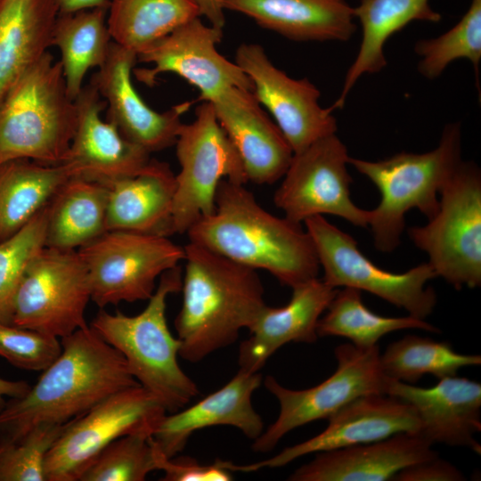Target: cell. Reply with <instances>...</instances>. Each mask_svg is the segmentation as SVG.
Returning <instances> with one entry per match:
<instances>
[{"instance_id": "obj_43", "label": "cell", "mask_w": 481, "mask_h": 481, "mask_svg": "<svg viewBox=\"0 0 481 481\" xmlns=\"http://www.w3.org/2000/svg\"><path fill=\"white\" fill-rule=\"evenodd\" d=\"M31 385L23 380H8L0 377V411L5 405L6 398H16L24 395Z\"/></svg>"}, {"instance_id": "obj_18", "label": "cell", "mask_w": 481, "mask_h": 481, "mask_svg": "<svg viewBox=\"0 0 481 481\" xmlns=\"http://www.w3.org/2000/svg\"><path fill=\"white\" fill-rule=\"evenodd\" d=\"M136 62V53L112 41L105 62L90 83L106 102V120L126 139L152 153L175 145L183 125L181 117L192 102L176 104L163 112L151 109L132 81Z\"/></svg>"}, {"instance_id": "obj_23", "label": "cell", "mask_w": 481, "mask_h": 481, "mask_svg": "<svg viewBox=\"0 0 481 481\" xmlns=\"http://www.w3.org/2000/svg\"><path fill=\"white\" fill-rule=\"evenodd\" d=\"M261 382V373L240 369L229 382L195 404L166 413L152 439L168 458L182 452L194 432L213 426L234 427L255 440L264 431V422L251 397Z\"/></svg>"}, {"instance_id": "obj_45", "label": "cell", "mask_w": 481, "mask_h": 481, "mask_svg": "<svg viewBox=\"0 0 481 481\" xmlns=\"http://www.w3.org/2000/svg\"><path fill=\"white\" fill-rule=\"evenodd\" d=\"M4 446H5V444H4V443H2V442H0V454H1V452H3V450H4Z\"/></svg>"}, {"instance_id": "obj_9", "label": "cell", "mask_w": 481, "mask_h": 481, "mask_svg": "<svg viewBox=\"0 0 481 481\" xmlns=\"http://www.w3.org/2000/svg\"><path fill=\"white\" fill-rule=\"evenodd\" d=\"M88 273L91 300L99 307L148 300L156 281L184 259V247L168 236L106 231L77 249Z\"/></svg>"}, {"instance_id": "obj_20", "label": "cell", "mask_w": 481, "mask_h": 481, "mask_svg": "<svg viewBox=\"0 0 481 481\" xmlns=\"http://www.w3.org/2000/svg\"><path fill=\"white\" fill-rule=\"evenodd\" d=\"M207 102L239 153L248 182L262 185L281 179L294 152L252 91L232 86Z\"/></svg>"}, {"instance_id": "obj_37", "label": "cell", "mask_w": 481, "mask_h": 481, "mask_svg": "<svg viewBox=\"0 0 481 481\" xmlns=\"http://www.w3.org/2000/svg\"><path fill=\"white\" fill-rule=\"evenodd\" d=\"M152 436L130 434L108 444L79 481H143L157 470Z\"/></svg>"}, {"instance_id": "obj_38", "label": "cell", "mask_w": 481, "mask_h": 481, "mask_svg": "<svg viewBox=\"0 0 481 481\" xmlns=\"http://www.w3.org/2000/svg\"><path fill=\"white\" fill-rule=\"evenodd\" d=\"M67 423L40 424L19 441L4 443L0 454V481H45L47 453Z\"/></svg>"}, {"instance_id": "obj_13", "label": "cell", "mask_w": 481, "mask_h": 481, "mask_svg": "<svg viewBox=\"0 0 481 481\" xmlns=\"http://www.w3.org/2000/svg\"><path fill=\"white\" fill-rule=\"evenodd\" d=\"M90 300L88 273L77 250L45 247L18 287L11 324L61 339L88 325Z\"/></svg>"}, {"instance_id": "obj_34", "label": "cell", "mask_w": 481, "mask_h": 481, "mask_svg": "<svg viewBox=\"0 0 481 481\" xmlns=\"http://www.w3.org/2000/svg\"><path fill=\"white\" fill-rule=\"evenodd\" d=\"M480 364L478 355L460 354L449 342L416 335L390 343L380 355L384 374L409 384L418 382L426 374L440 379L456 375L463 367Z\"/></svg>"}, {"instance_id": "obj_19", "label": "cell", "mask_w": 481, "mask_h": 481, "mask_svg": "<svg viewBox=\"0 0 481 481\" xmlns=\"http://www.w3.org/2000/svg\"><path fill=\"white\" fill-rule=\"evenodd\" d=\"M77 124L62 161L69 178L104 185L134 175L151 160V153L126 139L118 129L101 117L105 101L89 83L75 99Z\"/></svg>"}, {"instance_id": "obj_8", "label": "cell", "mask_w": 481, "mask_h": 481, "mask_svg": "<svg viewBox=\"0 0 481 481\" xmlns=\"http://www.w3.org/2000/svg\"><path fill=\"white\" fill-rule=\"evenodd\" d=\"M180 170L175 175L172 234H183L215 209L222 180L246 184L242 161L220 126L210 102L202 101L195 118L181 126L175 143Z\"/></svg>"}, {"instance_id": "obj_25", "label": "cell", "mask_w": 481, "mask_h": 481, "mask_svg": "<svg viewBox=\"0 0 481 481\" xmlns=\"http://www.w3.org/2000/svg\"><path fill=\"white\" fill-rule=\"evenodd\" d=\"M224 10L252 19L289 40L351 39L356 29L354 7L346 0H222Z\"/></svg>"}, {"instance_id": "obj_17", "label": "cell", "mask_w": 481, "mask_h": 481, "mask_svg": "<svg viewBox=\"0 0 481 481\" xmlns=\"http://www.w3.org/2000/svg\"><path fill=\"white\" fill-rule=\"evenodd\" d=\"M328 420L327 428L312 438L258 462L245 465L232 462L231 469L251 472L282 467L306 454L369 444L403 432H419L420 428L418 415L410 404L386 394L359 396Z\"/></svg>"}, {"instance_id": "obj_40", "label": "cell", "mask_w": 481, "mask_h": 481, "mask_svg": "<svg viewBox=\"0 0 481 481\" xmlns=\"http://www.w3.org/2000/svg\"><path fill=\"white\" fill-rule=\"evenodd\" d=\"M154 448L157 470L164 472L163 481H229L232 480V471L225 466V461L217 459L211 464H201L191 457H167L155 444Z\"/></svg>"}, {"instance_id": "obj_5", "label": "cell", "mask_w": 481, "mask_h": 481, "mask_svg": "<svg viewBox=\"0 0 481 481\" xmlns=\"http://www.w3.org/2000/svg\"><path fill=\"white\" fill-rule=\"evenodd\" d=\"M77 124L60 61L47 51L12 86L0 103V164L28 159L64 160Z\"/></svg>"}, {"instance_id": "obj_6", "label": "cell", "mask_w": 481, "mask_h": 481, "mask_svg": "<svg viewBox=\"0 0 481 481\" xmlns=\"http://www.w3.org/2000/svg\"><path fill=\"white\" fill-rule=\"evenodd\" d=\"M459 123L444 126L438 145L424 153L400 152L377 161L349 157L348 164L379 190L380 201L370 210L375 248L392 252L401 243L405 214L417 208L428 219L439 208V193L461 162Z\"/></svg>"}, {"instance_id": "obj_24", "label": "cell", "mask_w": 481, "mask_h": 481, "mask_svg": "<svg viewBox=\"0 0 481 481\" xmlns=\"http://www.w3.org/2000/svg\"><path fill=\"white\" fill-rule=\"evenodd\" d=\"M419 432H403L363 444L320 452L297 469L290 481H387L437 453Z\"/></svg>"}, {"instance_id": "obj_26", "label": "cell", "mask_w": 481, "mask_h": 481, "mask_svg": "<svg viewBox=\"0 0 481 481\" xmlns=\"http://www.w3.org/2000/svg\"><path fill=\"white\" fill-rule=\"evenodd\" d=\"M107 186V231L172 234L175 175L167 163L151 159L137 174Z\"/></svg>"}, {"instance_id": "obj_32", "label": "cell", "mask_w": 481, "mask_h": 481, "mask_svg": "<svg viewBox=\"0 0 481 481\" xmlns=\"http://www.w3.org/2000/svg\"><path fill=\"white\" fill-rule=\"evenodd\" d=\"M108 13L112 40L136 54L200 17L193 0H110Z\"/></svg>"}, {"instance_id": "obj_30", "label": "cell", "mask_w": 481, "mask_h": 481, "mask_svg": "<svg viewBox=\"0 0 481 481\" xmlns=\"http://www.w3.org/2000/svg\"><path fill=\"white\" fill-rule=\"evenodd\" d=\"M69 179L61 164L28 159L0 164V241L27 224Z\"/></svg>"}, {"instance_id": "obj_28", "label": "cell", "mask_w": 481, "mask_h": 481, "mask_svg": "<svg viewBox=\"0 0 481 481\" xmlns=\"http://www.w3.org/2000/svg\"><path fill=\"white\" fill-rule=\"evenodd\" d=\"M354 12L362 28L361 43L346 73L341 93L330 106L333 111L344 107L361 77L379 72L387 66L384 49L393 35L415 20L439 22L442 19L429 0H360Z\"/></svg>"}, {"instance_id": "obj_22", "label": "cell", "mask_w": 481, "mask_h": 481, "mask_svg": "<svg viewBox=\"0 0 481 481\" xmlns=\"http://www.w3.org/2000/svg\"><path fill=\"white\" fill-rule=\"evenodd\" d=\"M292 289L289 301L279 307L265 306L249 328V337L239 347L240 369L258 372L282 346L314 343L317 325L338 289L318 277Z\"/></svg>"}, {"instance_id": "obj_12", "label": "cell", "mask_w": 481, "mask_h": 481, "mask_svg": "<svg viewBox=\"0 0 481 481\" xmlns=\"http://www.w3.org/2000/svg\"><path fill=\"white\" fill-rule=\"evenodd\" d=\"M167 413L140 385L116 392L66 424L45 461V481H79L112 441L130 434L152 436Z\"/></svg>"}, {"instance_id": "obj_3", "label": "cell", "mask_w": 481, "mask_h": 481, "mask_svg": "<svg viewBox=\"0 0 481 481\" xmlns=\"http://www.w3.org/2000/svg\"><path fill=\"white\" fill-rule=\"evenodd\" d=\"M181 309L175 319L179 356L198 363L234 343L266 306L257 270L198 244L184 246Z\"/></svg>"}, {"instance_id": "obj_27", "label": "cell", "mask_w": 481, "mask_h": 481, "mask_svg": "<svg viewBox=\"0 0 481 481\" xmlns=\"http://www.w3.org/2000/svg\"><path fill=\"white\" fill-rule=\"evenodd\" d=\"M56 0H0V103L52 46Z\"/></svg>"}, {"instance_id": "obj_10", "label": "cell", "mask_w": 481, "mask_h": 481, "mask_svg": "<svg viewBox=\"0 0 481 481\" xmlns=\"http://www.w3.org/2000/svg\"><path fill=\"white\" fill-rule=\"evenodd\" d=\"M303 224L314 243L325 283L336 289L367 291L419 319L425 320L432 314L436 295L427 283L437 276L428 262L404 273H392L377 266L361 252L351 235L323 216H312Z\"/></svg>"}, {"instance_id": "obj_31", "label": "cell", "mask_w": 481, "mask_h": 481, "mask_svg": "<svg viewBox=\"0 0 481 481\" xmlns=\"http://www.w3.org/2000/svg\"><path fill=\"white\" fill-rule=\"evenodd\" d=\"M108 8L59 13L53 29L52 46L60 62L69 96L75 101L90 69L105 62L112 37L107 24Z\"/></svg>"}, {"instance_id": "obj_29", "label": "cell", "mask_w": 481, "mask_h": 481, "mask_svg": "<svg viewBox=\"0 0 481 481\" xmlns=\"http://www.w3.org/2000/svg\"><path fill=\"white\" fill-rule=\"evenodd\" d=\"M107 185L69 178L47 204L45 247L76 250L107 231Z\"/></svg>"}, {"instance_id": "obj_21", "label": "cell", "mask_w": 481, "mask_h": 481, "mask_svg": "<svg viewBox=\"0 0 481 481\" xmlns=\"http://www.w3.org/2000/svg\"><path fill=\"white\" fill-rule=\"evenodd\" d=\"M385 394L410 404L415 410L419 433L432 444L469 447L480 454L475 434L481 430V384L456 375L420 387L387 378Z\"/></svg>"}, {"instance_id": "obj_15", "label": "cell", "mask_w": 481, "mask_h": 481, "mask_svg": "<svg viewBox=\"0 0 481 481\" xmlns=\"http://www.w3.org/2000/svg\"><path fill=\"white\" fill-rule=\"evenodd\" d=\"M223 29L205 25L197 17L137 53V61L151 69H134L137 80L153 86L161 73H174L200 91L199 102L210 101L222 91L238 86L252 91L244 71L216 49Z\"/></svg>"}, {"instance_id": "obj_36", "label": "cell", "mask_w": 481, "mask_h": 481, "mask_svg": "<svg viewBox=\"0 0 481 481\" xmlns=\"http://www.w3.org/2000/svg\"><path fill=\"white\" fill-rule=\"evenodd\" d=\"M47 205L10 238L0 241V322L11 324L13 300L29 265L45 247Z\"/></svg>"}, {"instance_id": "obj_41", "label": "cell", "mask_w": 481, "mask_h": 481, "mask_svg": "<svg viewBox=\"0 0 481 481\" xmlns=\"http://www.w3.org/2000/svg\"><path fill=\"white\" fill-rule=\"evenodd\" d=\"M464 475L438 455L409 466L393 478L396 481H462Z\"/></svg>"}, {"instance_id": "obj_44", "label": "cell", "mask_w": 481, "mask_h": 481, "mask_svg": "<svg viewBox=\"0 0 481 481\" xmlns=\"http://www.w3.org/2000/svg\"><path fill=\"white\" fill-rule=\"evenodd\" d=\"M59 13L75 12L93 8H108L110 0H56Z\"/></svg>"}, {"instance_id": "obj_16", "label": "cell", "mask_w": 481, "mask_h": 481, "mask_svg": "<svg viewBox=\"0 0 481 481\" xmlns=\"http://www.w3.org/2000/svg\"><path fill=\"white\" fill-rule=\"evenodd\" d=\"M235 63L252 83V93L273 118L293 152L338 130L330 107L319 103L321 92L308 78L288 76L271 61L258 44H241Z\"/></svg>"}, {"instance_id": "obj_7", "label": "cell", "mask_w": 481, "mask_h": 481, "mask_svg": "<svg viewBox=\"0 0 481 481\" xmlns=\"http://www.w3.org/2000/svg\"><path fill=\"white\" fill-rule=\"evenodd\" d=\"M437 277L454 289L481 284V174L461 161L439 193V208L423 226L407 230Z\"/></svg>"}, {"instance_id": "obj_11", "label": "cell", "mask_w": 481, "mask_h": 481, "mask_svg": "<svg viewBox=\"0 0 481 481\" xmlns=\"http://www.w3.org/2000/svg\"><path fill=\"white\" fill-rule=\"evenodd\" d=\"M338 367L320 384L303 390L281 386L275 378L267 376L265 387L280 404L277 419L254 440L252 450L272 451L289 431L309 422L329 419L355 398L371 394H385L387 376L380 365L378 345L358 347L351 343L334 350Z\"/></svg>"}, {"instance_id": "obj_1", "label": "cell", "mask_w": 481, "mask_h": 481, "mask_svg": "<svg viewBox=\"0 0 481 481\" xmlns=\"http://www.w3.org/2000/svg\"><path fill=\"white\" fill-rule=\"evenodd\" d=\"M61 342V354L37 383L0 411V442L15 443L40 424H65L112 394L139 385L123 355L90 325Z\"/></svg>"}, {"instance_id": "obj_35", "label": "cell", "mask_w": 481, "mask_h": 481, "mask_svg": "<svg viewBox=\"0 0 481 481\" xmlns=\"http://www.w3.org/2000/svg\"><path fill=\"white\" fill-rule=\"evenodd\" d=\"M420 57L418 70L428 79L438 77L449 64L466 59L474 67L478 83L481 61V0H471L461 19L435 38L420 39L414 45Z\"/></svg>"}, {"instance_id": "obj_33", "label": "cell", "mask_w": 481, "mask_h": 481, "mask_svg": "<svg viewBox=\"0 0 481 481\" xmlns=\"http://www.w3.org/2000/svg\"><path fill=\"white\" fill-rule=\"evenodd\" d=\"M324 313L318 322V337L346 338L358 347L376 346L385 335L401 330L440 332L436 326L412 315L387 317L375 314L363 302L362 291L353 288L338 289Z\"/></svg>"}, {"instance_id": "obj_39", "label": "cell", "mask_w": 481, "mask_h": 481, "mask_svg": "<svg viewBox=\"0 0 481 481\" xmlns=\"http://www.w3.org/2000/svg\"><path fill=\"white\" fill-rule=\"evenodd\" d=\"M61 349L57 337L0 322V356L18 368L43 371Z\"/></svg>"}, {"instance_id": "obj_14", "label": "cell", "mask_w": 481, "mask_h": 481, "mask_svg": "<svg viewBox=\"0 0 481 481\" xmlns=\"http://www.w3.org/2000/svg\"><path fill=\"white\" fill-rule=\"evenodd\" d=\"M349 157L336 134L295 152L274 192L275 206L297 224L314 216L332 215L367 227L370 210L357 207L350 196Z\"/></svg>"}, {"instance_id": "obj_2", "label": "cell", "mask_w": 481, "mask_h": 481, "mask_svg": "<svg viewBox=\"0 0 481 481\" xmlns=\"http://www.w3.org/2000/svg\"><path fill=\"white\" fill-rule=\"evenodd\" d=\"M186 234L189 242L254 270H265L290 288L318 277L319 261L306 228L271 214L243 183L222 180L214 211Z\"/></svg>"}, {"instance_id": "obj_42", "label": "cell", "mask_w": 481, "mask_h": 481, "mask_svg": "<svg viewBox=\"0 0 481 481\" xmlns=\"http://www.w3.org/2000/svg\"><path fill=\"white\" fill-rule=\"evenodd\" d=\"M199 8L200 17L204 16L210 25L223 29L225 23L222 0H193Z\"/></svg>"}, {"instance_id": "obj_4", "label": "cell", "mask_w": 481, "mask_h": 481, "mask_svg": "<svg viewBox=\"0 0 481 481\" xmlns=\"http://www.w3.org/2000/svg\"><path fill=\"white\" fill-rule=\"evenodd\" d=\"M182 276L179 265L165 272L138 314L101 310L90 324L123 355L135 380L167 413L181 410L199 395L197 384L178 363L180 341L171 333L166 318L167 298L181 291Z\"/></svg>"}]
</instances>
